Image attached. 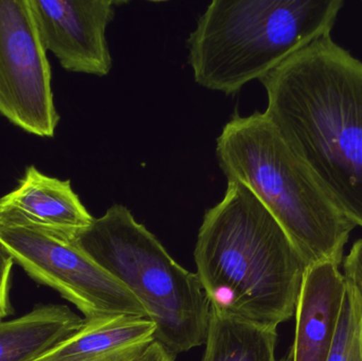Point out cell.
<instances>
[{
    "label": "cell",
    "mask_w": 362,
    "mask_h": 361,
    "mask_svg": "<svg viewBox=\"0 0 362 361\" xmlns=\"http://www.w3.org/2000/svg\"><path fill=\"white\" fill-rule=\"evenodd\" d=\"M265 114L344 215L362 228V63L332 36L261 80Z\"/></svg>",
    "instance_id": "cell-1"
},
{
    "label": "cell",
    "mask_w": 362,
    "mask_h": 361,
    "mask_svg": "<svg viewBox=\"0 0 362 361\" xmlns=\"http://www.w3.org/2000/svg\"><path fill=\"white\" fill-rule=\"evenodd\" d=\"M194 260L213 311L272 329L295 315L308 265L244 184L204 214Z\"/></svg>",
    "instance_id": "cell-2"
},
{
    "label": "cell",
    "mask_w": 362,
    "mask_h": 361,
    "mask_svg": "<svg viewBox=\"0 0 362 361\" xmlns=\"http://www.w3.org/2000/svg\"><path fill=\"white\" fill-rule=\"evenodd\" d=\"M228 182L246 186L276 218L308 266H339L356 225L293 152L265 112L232 117L216 140Z\"/></svg>",
    "instance_id": "cell-3"
},
{
    "label": "cell",
    "mask_w": 362,
    "mask_h": 361,
    "mask_svg": "<svg viewBox=\"0 0 362 361\" xmlns=\"http://www.w3.org/2000/svg\"><path fill=\"white\" fill-rule=\"evenodd\" d=\"M344 0H214L187 40L200 86L235 95L331 35Z\"/></svg>",
    "instance_id": "cell-4"
},
{
    "label": "cell",
    "mask_w": 362,
    "mask_h": 361,
    "mask_svg": "<svg viewBox=\"0 0 362 361\" xmlns=\"http://www.w3.org/2000/svg\"><path fill=\"white\" fill-rule=\"evenodd\" d=\"M70 239L141 303L156 326V343L175 356L204 345L211 307L197 275L127 207L112 206Z\"/></svg>",
    "instance_id": "cell-5"
},
{
    "label": "cell",
    "mask_w": 362,
    "mask_h": 361,
    "mask_svg": "<svg viewBox=\"0 0 362 361\" xmlns=\"http://www.w3.org/2000/svg\"><path fill=\"white\" fill-rule=\"evenodd\" d=\"M0 244L32 279L59 292L85 320L148 318L137 298L68 235L0 212Z\"/></svg>",
    "instance_id": "cell-6"
},
{
    "label": "cell",
    "mask_w": 362,
    "mask_h": 361,
    "mask_svg": "<svg viewBox=\"0 0 362 361\" xmlns=\"http://www.w3.org/2000/svg\"><path fill=\"white\" fill-rule=\"evenodd\" d=\"M30 0H0V114L38 137H53L59 114L51 67Z\"/></svg>",
    "instance_id": "cell-7"
},
{
    "label": "cell",
    "mask_w": 362,
    "mask_h": 361,
    "mask_svg": "<svg viewBox=\"0 0 362 361\" xmlns=\"http://www.w3.org/2000/svg\"><path fill=\"white\" fill-rule=\"evenodd\" d=\"M112 0H30L45 50L59 59L64 69L105 76L112 59L106 29L114 19Z\"/></svg>",
    "instance_id": "cell-8"
},
{
    "label": "cell",
    "mask_w": 362,
    "mask_h": 361,
    "mask_svg": "<svg viewBox=\"0 0 362 361\" xmlns=\"http://www.w3.org/2000/svg\"><path fill=\"white\" fill-rule=\"evenodd\" d=\"M346 283L339 266H308L296 309L291 361H327L341 314Z\"/></svg>",
    "instance_id": "cell-9"
},
{
    "label": "cell",
    "mask_w": 362,
    "mask_h": 361,
    "mask_svg": "<svg viewBox=\"0 0 362 361\" xmlns=\"http://www.w3.org/2000/svg\"><path fill=\"white\" fill-rule=\"evenodd\" d=\"M0 212L68 237L90 226L95 218L72 190L70 180L45 175L34 165L25 169L14 191L0 199Z\"/></svg>",
    "instance_id": "cell-10"
},
{
    "label": "cell",
    "mask_w": 362,
    "mask_h": 361,
    "mask_svg": "<svg viewBox=\"0 0 362 361\" xmlns=\"http://www.w3.org/2000/svg\"><path fill=\"white\" fill-rule=\"evenodd\" d=\"M148 318L115 316L85 320L80 330L36 361H103L155 341Z\"/></svg>",
    "instance_id": "cell-11"
},
{
    "label": "cell",
    "mask_w": 362,
    "mask_h": 361,
    "mask_svg": "<svg viewBox=\"0 0 362 361\" xmlns=\"http://www.w3.org/2000/svg\"><path fill=\"white\" fill-rule=\"evenodd\" d=\"M85 319L66 305H38L12 320L0 319V361H36L69 338Z\"/></svg>",
    "instance_id": "cell-12"
},
{
    "label": "cell",
    "mask_w": 362,
    "mask_h": 361,
    "mask_svg": "<svg viewBox=\"0 0 362 361\" xmlns=\"http://www.w3.org/2000/svg\"><path fill=\"white\" fill-rule=\"evenodd\" d=\"M276 329L210 311L202 361H278Z\"/></svg>",
    "instance_id": "cell-13"
},
{
    "label": "cell",
    "mask_w": 362,
    "mask_h": 361,
    "mask_svg": "<svg viewBox=\"0 0 362 361\" xmlns=\"http://www.w3.org/2000/svg\"><path fill=\"white\" fill-rule=\"evenodd\" d=\"M327 361H362V300L348 285Z\"/></svg>",
    "instance_id": "cell-14"
},
{
    "label": "cell",
    "mask_w": 362,
    "mask_h": 361,
    "mask_svg": "<svg viewBox=\"0 0 362 361\" xmlns=\"http://www.w3.org/2000/svg\"><path fill=\"white\" fill-rule=\"evenodd\" d=\"M344 275L346 285L350 286L362 300V239L351 248L344 260Z\"/></svg>",
    "instance_id": "cell-15"
},
{
    "label": "cell",
    "mask_w": 362,
    "mask_h": 361,
    "mask_svg": "<svg viewBox=\"0 0 362 361\" xmlns=\"http://www.w3.org/2000/svg\"><path fill=\"white\" fill-rule=\"evenodd\" d=\"M12 256L0 244V319L13 313L10 303L11 273H12Z\"/></svg>",
    "instance_id": "cell-16"
},
{
    "label": "cell",
    "mask_w": 362,
    "mask_h": 361,
    "mask_svg": "<svg viewBox=\"0 0 362 361\" xmlns=\"http://www.w3.org/2000/svg\"><path fill=\"white\" fill-rule=\"evenodd\" d=\"M175 355L168 351L163 345L154 341L144 350L133 361H174Z\"/></svg>",
    "instance_id": "cell-17"
},
{
    "label": "cell",
    "mask_w": 362,
    "mask_h": 361,
    "mask_svg": "<svg viewBox=\"0 0 362 361\" xmlns=\"http://www.w3.org/2000/svg\"><path fill=\"white\" fill-rule=\"evenodd\" d=\"M146 348H139V349L131 350V351L123 352V353L118 354V355L112 356V357L107 358L103 361H133L137 356L144 352Z\"/></svg>",
    "instance_id": "cell-18"
},
{
    "label": "cell",
    "mask_w": 362,
    "mask_h": 361,
    "mask_svg": "<svg viewBox=\"0 0 362 361\" xmlns=\"http://www.w3.org/2000/svg\"><path fill=\"white\" fill-rule=\"evenodd\" d=\"M278 361H291V358H289V356H288V357H285V358H283V360H278Z\"/></svg>",
    "instance_id": "cell-19"
}]
</instances>
